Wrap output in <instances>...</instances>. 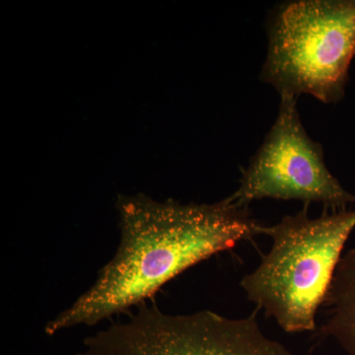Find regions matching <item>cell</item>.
Listing matches in <instances>:
<instances>
[{
	"label": "cell",
	"mask_w": 355,
	"mask_h": 355,
	"mask_svg": "<svg viewBox=\"0 0 355 355\" xmlns=\"http://www.w3.org/2000/svg\"><path fill=\"white\" fill-rule=\"evenodd\" d=\"M121 242L95 284L44 327L53 336L93 326L153 296L161 286L212 254L265 234L249 207L229 198L207 205L120 197Z\"/></svg>",
	"instance_id": "1"
},
{
	"label": "cell",
	"mask_w": 355,
	"mask_h": 355,
	"mask_svg": "<svg viewBox=\"0 0 355 355\" xmlns=\"http://www.w3.org/2000/svg\"><path fill=\"white\" fill-rule=\"evenodd\" d=\"M297 99L280 94L277 120L229 200L242 207L263 198L297 200L306 205L323 203L331 212L355 203L354 193L345 190L327 167L323 146L303 127Z\"/></svg>",
	"instance_id": "5"
},
{
	"label": "cell",
	"mask_w": 355,
	"mask_h": 355,
	"mask_svg": "<svg viewBox=\"0 0 355 355\" xmlns=\"http://www.w3.org/2000/svg\"><path fill=\"white\" fill-rule=\"evenodd\" d=\"M258 310L229 319L211 311L167 315L142 306L127 323L86 338L79 355H293L263 335Z\"/></svg>",
	"instance_id": "4"
},
{
	"label": "cell",
	"mask_w": 355,
	"mask_h": 355,
	"mask_svg": "<svg viewBox=\"0 0 355 355\" xmlns=\"http://www.w3.org/2000/svg\"><path fill=\"white\" fill-rule=\"evenodd\" d=\"M324 305L328 318L320 335L331 336L347 355H355V248L340 259Z\"/></svg>",
	"instance_id": "6"
},
{
	"label": "cell",
	"mask_w": 355,
	"mask_h": 355,
	"mask_svg": "<svg viewBox=\"0 0 355 355\" xmlns=\"http://www.w3.org/2000/svg\"><path fill=\"white\" fill-rule=\"evenodd\" d=\"M354 55L355 0L289 2L270 23L261 79L279 94L336 104L345 97Z\"/></svg>",
	"instance_id": "3"
},
{
	"label": "cell",
	"mask_w": 355,
	"mask_h": 355,
	"mask_svg": "<svg viewBox=\"0 0 355 355\" xmlns=\"http://www.w3.org/2000/svg\"><path fill=\"white\" fill-rule=\"evenodd\" d=\"M355 228V209L308 216L307 207L294 216L266 226L272 247L241 286L266 317L275 318L286 333L316 330L343 247Z\"/></svg>",
	"instance_id": "2"
}]
</instances>
